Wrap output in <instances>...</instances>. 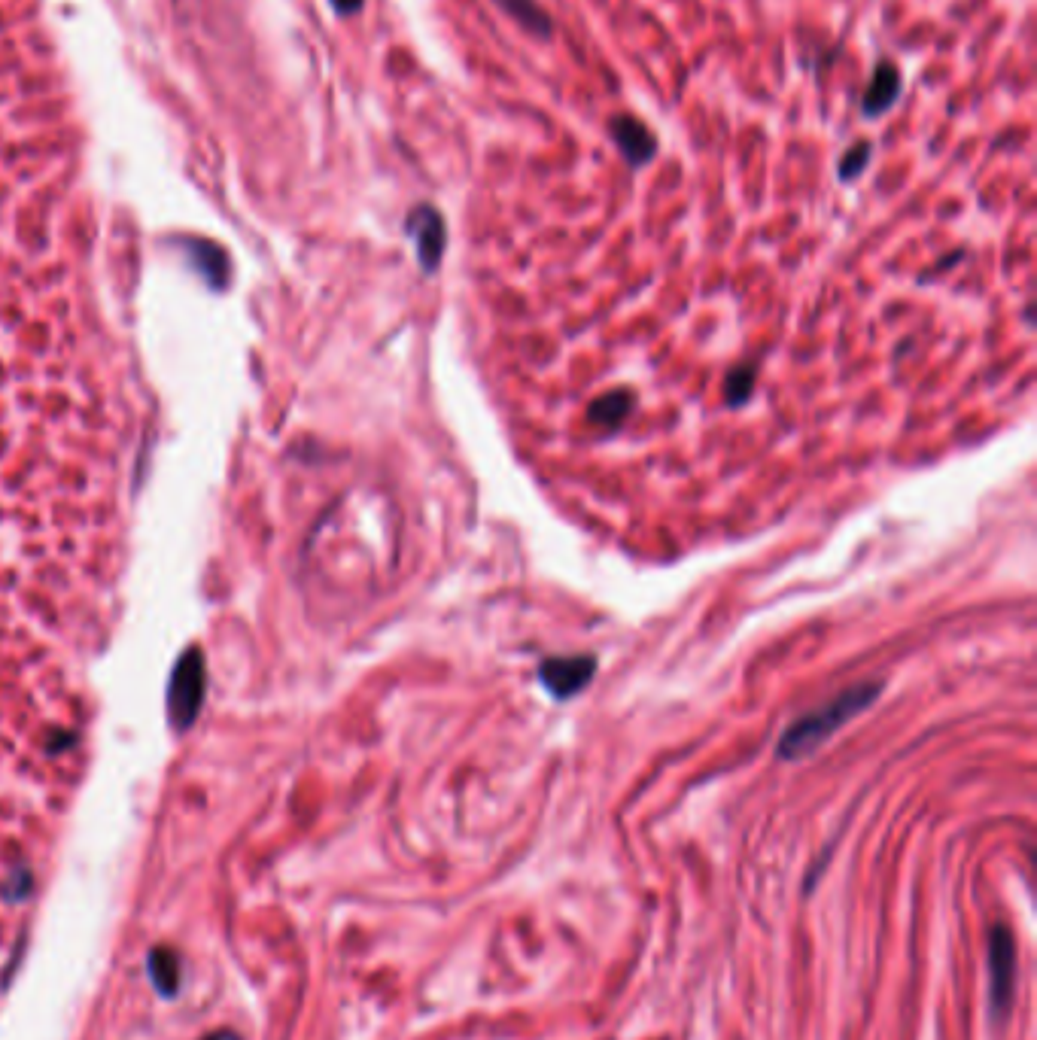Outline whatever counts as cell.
<instances>
[{"mask_svg":"<svg viewBox=\"0 0 1037 1040\" xmlns=\"http://www.w3.org/2000/svg\"><path fill=\"white\" fill-rule=\"evenodd\" d=\"M870 162V143H855L852 150L840 159V177L843 180H855Z\"/></svg>","mask_w":1037,"mask_h":1040,"instance_id":"obj_11","label":"cell"},{"mask_svg":"<svg viewBox=\"0 0 1037 1040\" xmlns=\"http://www.w3.org/2000/svg\"><path fill=\"white\" fill-rule=\"evenodd\" d=\"M207 1040H238L235 1034H229V1031H219V1034H213V1037H207Z\"/></svg>","mask_w":1037,"mask_h":1040,"instance_id":"obj_14","label":"cell"},{"mask_svg":"<svg viewBox=\"0 0 1037 1040\" xmlns=\"http://www.w3.org/2000/svg\"><path fill=\"white\" fill-rule=\"evenodd\" d=\"M749 390H752V371H733V378H730V387H727V396H730V402H739V399H746V396H749Z\"/></svg>","mask_w":1037,"mask_h":1040,"instance_id":"obj_12","label":"cell"},{"mask_svg":"<svg viewBox=\"0 0 1037 1040\" xmlns=\"http://www.w3.org/2000/svg\"><path fill=\"white\" fill-rule=\"evenodd\" d=\"M630 411V396L627 393H612L606 399H600L594 408H590V420L603 423V426H615L624 420V414Z\"/></svg>","mask_w":1037,"mask_h":1040,"instance_id":"obj_10","label":"cell"},{"mask_svg":"<svg viewBox=\"0 0 1037 1040\" xmlns=\"http://www.w3.org/2000/svg\"><path fill=\"white\" fill-rule=\"evenodd\" d=\"M1016 937L1007 925L989 931V1010L995 1022H1004L1016 998Z\"/></svg>","mask_w":1037,"mask_h":1040,"instance_id":"obj_3","label":"cell"},{"mask_svg":"<svg viewBox=\"0 0 1037 1040\" xmlns=\"http://www.w3.org/2000/svg\"><path fill=\"white\" fill-rule=\"evenodd\" d=\"M338 7H341L344 13H350V10H356V7H359V0H338Z\"/></svg>","mask_w":1037,"mask_h":1040,"instance_id":"obj_13","label":"cell"},{"mask_svg":"<svg viewBox=\"0 0 1037 1040\" xmlns=\"http://www.w3.org/2000/svg\"><path fill=\"white\" fill-rule=\"evenodd\" d=\"M609 131H612V140L618 143L621 156L627 159V165L642 168V165H648L657 156L654 131L645 122H639L636 116H615L609 122Z\"/></svg>","mask_w":1037,"mask_h":1040,"instance_id":"obj_5","label":"cell"},{"mask_svg":"<svg viewBox=\"0 0 1037 1040\" xmlns=\"http://www.w3.org/2000/svg\"><path fill=\"white\" fill-rule=\"evenodd\" d=\"M150 974L162 995H174L180 986V958L171 949H156L150 955Z\"/></svg>","mask_w":1037,"mask_h":1040,"instance_id":"obj_9","label":"cell"},{"mask_svg":"<svg viewBox=\"0 0 1037 1040\" xmlns=\"http://www.w3.org/2000/svg\"><path fill=\"white\" fill-rule=\"evenodd\" d=\"M879 688H882L879 682H864V685L846 688L843 694L828 700L822 709H812L809 715L794 721L779 739V758L797 761L809 752H816L834 730H840L846 721H852L858 712H864L879 697Z\"/></svg>","mask_w":1037,"mask_h":1040,"instance_id":"obj_1","label":"cell"},{"mask_svg":"<svg viewBox=\"0 0 1037 1040\" xmlns=\"http://www.w3.org/2000/svg\"><path fill=\"white\" fill-rule=\"evenodd\" d=\"M408 235L417 241V256L423 271H435L444 253V219L435 207H417L408 216Z\"/></svg>","mask_w":1037,"mask_h":1040,"instance_id":"obj_6","label":"cell"},{"mask_svg":"<svg viewBox=\"0 0 1037 1040\" xmlns=\"http://www.w3.org/2000/svg\"><path fill=\"white\" fill-rule=\"evenodd\" d=\"M898 95H901V70L892 61H879L873 70V80L864 92V104H861L864 116L879 119L882 113L892 110Z\"/></svg>","mask_w":1037,"mask_h":1040,"instance_id":"obj_7","label":"cell"},{"mask_svg":"<svg viewBox=\"0 0 1037 1040\" xmlns=\"http://www.w3.org/2000/svg\"><path fill=\"white\" fill-rule=\"evenodd\" d=\"M207 691V663L198 645H189L177 663L168 682V718L177 730H189L204 706Z\"/></svg>","mask_w":1037,"mask_h":1040,"instance_id":"obj_2","label":"cell"},{"mask_svg":"<svg viewBox=\"0 0 1037 1040\" xmlns=\"http://www.w3.org/2000/svg\"><path fill=\"white\" fill-rule=\"evenodd\" d=\"M493 4H496L505 16H511L527 34H533V37H539V40H548V37L554 34L551 16L536 4V0H493Z\"/></svg>","mask_w":1037,"mask_h":1040,"instance_id":"obj_8","label":"cell"},{"mask_svg":"<svg viewBox=\"0 0 1037 1040\" xmlns=\"http://www.w3.org/2000/svg\"><path fill=\"white\" fill-rule=\"evenodd\" d=\"M594 673H597V660L594 657H590V654H578L575 657L572 654V657H551V660H545L542 670H539V679H542V685L554 697L566 700V697L578 694L590 679H594Z\"/></svg>","mask_w":1037,"mask_h":1040,"instance_id":"obj_4","label":"cell"}]
</instances>
